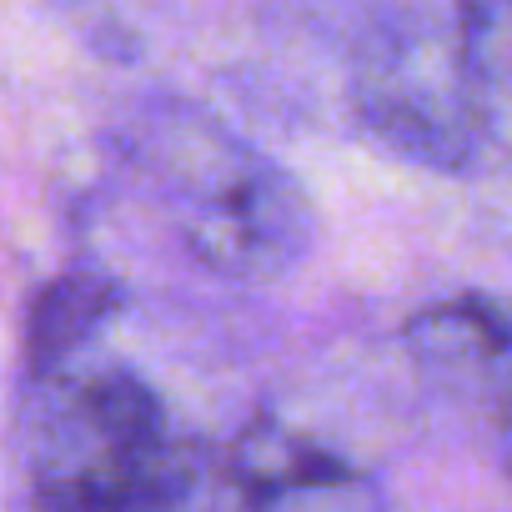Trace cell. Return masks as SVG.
<instances>
[{"label": "cell", "instance_id": "cell-1", "mask_svg": "<svg viewBox=\"0 0 512 512\" xmlns=\"http://www.w3.org/2000/svg\"><path fill=\"white\" fill-rule=\"evenodd\" d=\"M186 482L191 457L136 372L101 367L56 387L31 447L36 512H171Z\"/></svg>", "mask_w": 512, "mask_h": 512}, {"label": "cell", "instance_id": "cell-2", "mask_svg": "<svg viewBox=\"0 0 512 512\" xmlns=\"http://www.w3.org/2000/svg\"><path fill=\"white\" fill-rule=\"evenodd\" d=\"M236 512H377V492L337 457L287 432H256L236 452Z\"/></svg>", "mask_w": 512, "mask_h": 512}, {"label": "cell", "instance_id": "cell-3", "mask_svg": "<svg viewBox=\"0 0 512 512\" xmlns=\"http://www.w3.org/2000/svg\"><path fill=\"white\" fill-rule=\"evenodd\" d=\"M121 292L111 277L96 272H66L56 282H46L31 297L26 312V367L31 377H61L66 362L106 327V317L116 312Z\"/></svg>", "mask_w": 512, "mask_h": 512}]
</instances>
